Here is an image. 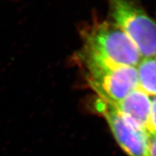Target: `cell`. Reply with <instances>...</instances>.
Listing matches in <instances>:
<instances>
[{
    "mask_svg": "<svg viewBox=\"0 0 156 156\" xmlns=\"http://www.w3.org/2000/svg\"><path fill=\"white\" fill-rule=\"evenodd\" d=\"M80 60L113 66L136 67L141 59L137 48L112 21L93 25L83 36Z\"/></svg>",
    "mask_w": 156,
    "mask_h": 156,
    "instance_id": "1",
    "label": "cell"
},
{
    "mask_svg": "<svg viewBox=\"0 0 156 156\" xmlns=\"http://www.w3.org/2000/svg\"><path fill=\"white\" fill-rule=\"evenodd\" d=\"M112 22L124 31L141 58L156 55V21L134 0H109Z\"/></svg>",
    "mask_w": 156,
    "mask_h": 156,
    "instance_id": "2",
    "label": "cell"
},
{
    "mask_svg": "<svg viewBox=\"0 0 156 156\" xmlns=\"http://www.w3.org/2000/svg\"><path fill=\"white\" fill-rule=\"evenodd\" d=\"M87 81L99 98L116 104L139 87L136 67L113 66L82 60Z\"/></svg>",
    "mask_w": 156,
    "mask_h": 156,
    "instance_id": "3",
    "label": "cell"
},
{
    "mask_svg": "<svg viewBox=\"0 0 156 156\" xmlns=\"http://www.w3.org/2000/svg\"><path fill=\"white\" fill-rule=\"evenodd\" d=\"M95 108L106 119L114 137L129 156H145L149 143L147 130L136 128L126 122L112 105L98 98Z\"/></svg>",
    "mask_w": 156,
    "mask_h": 156,
    "instance_id": "4",
    "label": "cell"
},
{
    "mask_svg": "<svg viewBox=\"0 0 156 156\" xmlns=\"http://www.w3.org/2000/svg\"><path fill=\"white\" fill-rule=\"evenodd\" d=\"M151 102V96L138 87L123 100L111 105L132 126L147 130Z\"/></svg>",
    "mask_w": 156,
    "mask_h": 156,
    "instance_id": "5",
    "label": "cell"
},
{
    "mask_svg": "<svg viewBox=\"0 0 156 156\" xmlns=\"http://www.w3.org/2000/svg\"><path fill=\"white\" fill-rule=\"evenodd\" d=\"M139 87L150 96L156 95V55L142 58L136 67Z\"/></svg>",
    "mask_w": 156,
    "mask_h": 156,
    "instance_id": "6",
    "label": "cell"
},
{
    "mask_svg": "<svg viewBox=\"0 0 156 156\" xmlns=\"http://www.w3.org/2000/svg\"><path fill=\"white\" fill-rule=\"evenodd\" d=\"M147 132L149 135L156 134V95L153 96L151 102V114L147 126Z\"/></svg>",
    "mask_w": 156,
    "mask_h": 156,
    "instance_id": "7",
    "label": "cell"
},
{
    "mask_svg": "<svg viewBox=\"0 0 156 156\" xmlns=\"http://www.w3.org/2000/svg\"><path fill=\"white\" fill-rule=\"evenodd\" d=\"M145 156H156V134L149 135V143Z\"/></svg>",
    "mask_w": 156,
    "mask_h": 156,
    "instance_id": "8",
    "label": "cell"
}]
</instances>
